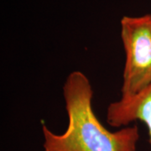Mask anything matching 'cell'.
<instances>
[{
    "label": "cell",
    "mask_w": 151,
    "mask_h": 151,
    "mask_svg": "<svg viewBox=\"0 0 151 151\" xmlns=\"http://www.w3.org/2000/svg\"><path fill=\"white\" fill-rule=\"evenodd\" d=\"M68 125L61 134L42 125L43 151H137L139 131L136 125L110 131L92 108L93 89L86 74L74 70L62 87Z\"/></svg>",
    "instance_id": "6da1fadb"
},
{
    "label": "cell",
    "mask_w": 151,
    "mask_h": 151,
    "mask_svg": "<svg viewBox=\"0 0 151 151\" xmlns=\"http://www.w3.org/2000/svg\"><path fill=\"white\" fill-rule=\"evenodd\" d=\"M125 52L121 96L133 95L151 82V15L125 16L121 20Z\"/></svg>",
    "instance_id": "7a4b0ae2"
},
{
    "label": "cell",
    "mask_w": 151,
    "mask_h": 151,
    "mask_svg": "<svg viewBox=\"0 0 151 151\" xmlns=\"http://www.w3.org/2000/svg\"><path fill=\"white\" fill-rule=\"evenodd\" d=\"M107 122L113 128H124L135 121L145 124L151 145V82L139 92L121 96L107 108Z\"/></svg>",
    "instance_id": "3957f363"
}]
</instances>
